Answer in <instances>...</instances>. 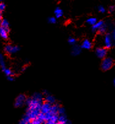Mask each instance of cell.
I'll return each instance as SVG.
<instances>
[{"instance_id": "obj_1", "label": "cell", "mask_w": 115, "mask_h": 124, "mask_svg": "<svg viewBox=\"0 0 115 124\" xmlns=\"http://www.w3.org/2000/svg\"><path fill=\"white\" fill-rule=\"evenodd\" d=\"M43 101L35 99L33 97L27 98L25 103L28 106L27 109H40Z\"/></svg>"}, {"instance_id": "obj_2", "label": "cell", "mask_w": 115, "mask_h": 124, "mask_svg": "<svg viewBox=\"0 0 115 124\" xmlns=\"http://www.w3.org/2000/svg\"><path fill=\"white\" fill-rule=\"evenodd\" d=\"M114 65V61L111 57H107L103 58L101 63V68L103 71H108L113 67Z\"/></svg>"}, {"instance_id": "obj_3", "label": "cell", "mask_w": 115, "mask_h": 124, "mask_svg": "<svg viewBox=\"0 0 115 124\" xmlns=\"http://www.w3.org/2000/svg\"><path fill=\"white\" fill-rule=\"evenodd\" d=\"M104 46L106 49H110L115 44V40L111 37L110 33H107L104 36Z\"/></svg>"}, {"instance_id": "obj_4", "label": "cell", "mask_w": 115, "mask_h": 124, "mask_svg": "<svg viewBox=\"0 0 115 124\" xmlns=\"http://www.w3.org/2000/svg\"><path fill=\"white\" fill-rule=\"evenodd\" d=\"M27 97L23 94H20L16 98L14 103V106L16 108H20L26 102Z\"/></svg>"}, {"instance_id": "obj_5", "label": "cell", "mask_w": 115, "mask_h": 124, "mask_svg": "<svg viewBox=\"0 0 115 124\" xmlns=\"http://www.w3.org/2000/svg\"><path fill=\"white\" fill-rule=\"evenodd\" d=\"M107 49L105 47H97L95 49V55L99 58L103 59L107 55Z\"/></svg>"}, {"instance_id": "obj_6", "label": "cell", "mask_w": 115, "mask_h": 124, "mask_svg": "<svg viewBox=\"0 0 115 124\" xmlns=\"http://www.w3.org/2000/svg\"><path fill=\"white\" fill-rule=\"evenodd\" d=\"M20 47L17 46H12L11 44L6 45L4 47V51L8 54H14L19 51Z\"/></svg>"}, {"instance_id": "obj_7", "label": "cell", "mask_w": 115, "mask_h": 124, "mask_svg": "<svg viewBox=\"0 0 115 124\" xmlns=\"http://www.w3.org/2000/svg\"><path fill=\"white\" fill-rule=\"evenodd\" d=\"M51 107H52V104H50V103H47V102H44V103H42L41 106V112L43 114H46L48 113L50 111Z\"/></svg>"}, {"instance_id": "obj_8", "label": "cell", "mask_w": 115, "mask_h": 124, "mask_svg": "<svg viewBox=\"0 0 115 124\" xmlns=\"http://www.w3.org/2000/svg\"><path fill=\"white\" fill-rule=\"evenodd\" d=\"M81 52V47L78 45H74L72 46V48L71 54L72 55L77 56L80 55Z\"/></svg>"}, {"instance_id": "obj_9", "label": "cell", "mask_w": 115, "mask_h": 124, "mask_svg": "<svg viewBox=\"0 0 115 124\" xmlns=\"http://www.w3.org/2000/svg\"><path fill=\"white\" fill-rule=\"evenodd\" d=\"M92 46L93 45H92L91 42L89 39H85L83 41L80 47H81V49L89 50V49H91Z\"/></svg>"}, {"instance_id": "obj_10", "label": "cell", "mask_w": 115, "mask_h": 124, "mask_svg": "<svg viewBox=\"0 0 115 124\" xmlns=\"http://www.w3.org/2000/svg\"><path fill=\"white\" fill-rule=\"evenodd\" d=\"M104 23V22L102 20H100V21H97L94 25H93L91 27L92 31L95 33V32H97L98 30H99L102 25Z\"/></svg>"}, {"instance_id": "obj_11", "label": "cell", "mask_w": 115, "mask_h": 124, "mask_svg": "<svg viewBox=\"0 0 115 124\" xmlns=\"http://www.w3.org/2000/svg\"><path fill=\"white\" fill-rule=\"evenodd\" d=\"M8 33L9 31L4 29V28L0 26V36L3 39H7L8 38Z\"/></svg>"}, {"instance_id": "obj_12", "label": "cell", "mask_w": 115, "mask_h": 124, "mask_svg": "<svg viewBox=\"0 0 115 124\" xmlns=\"http://www.w3.org/2000/svg\"><path fill=\"white\" fill-rule=\"evenodd\" d=\"M45 101L47 102V103H50L51 104H54L56 101V100L55 98H54V96L53 95H47L45 96Z\"/></svg>"}, {"instance_id": "obj_13", "label": "cell", "mask_w": 115, "mask_h": 124, "mask_svg": "<svg viewBox=\"0 0 115 124\" xmlns=\"http://www.w3.org/2000/svg\"><path fill=\"white\" fill-rule=\"evenodd\" d=\"M0 23H1V27L6 30L7 31H9V23L7 20H6V19H3Z\"/></svg>"}, {"instance_id": "obj_14", "label": "cell", "mask_w": 115, "mask_h": 124, "mask_svg": "<svg viewBox=\"0 0 115 124\" xmlns=\"http://www.w3.org/2000/svg\"><path fill=\"white\" fill-rule=\"evenodd\" d=\"M54 13L56 16V18L60 19V18H61L62 17V15H63V11L60 8H56L55 9V10H54Z\"/></svg>"}, {"instance_id": "obj_15", "label": "cell", "mask_w": 115, "mask_h": 124, "mask_svg": "<svg viewBox=\"0 0 115 124\" xmlns=\"http://www.w3.org/2000/svg\"><path fill=\"white\" fill-rule=\"evenodd\" d=\"M60 108V105L57 104H52V107H51V109L50 112L52 114H58V111Z\"/></svg>"}, {"instance_id": "obj_16", "label": "cell", "mask_w": 115, "mask_h": 124, "mask_svg": "<svg viewBox=\"0 0 115 124\" xmlns=\"http://www.w3.org/2000/svg\"><path fill=\"white\" fill-rule=\"evenodd\" d=\"M107 29H108V25L104 23L102 25V26H101V28H99V30H98L97 32H99V33L101 34H105V33L107 32Z\"/></svg>"}, {"instance_id": "obj_17", "label": "cell", "mask_w": 115, "mask_h": 124, "mask_svg": "<svg viewBox=\"0 0 115 124\" xmlns=\"http://www.w3.org/2000/svg\"><path fill=\"white\" fill-rule=\"evenodd\" d=\"M36 119H37L41 124L45 122V120H46V119H45V114L42 113V112H40V113L39 114L38 116H37Z\"/></svg>"}, {"instance_id": "obj_18", "label": "cell", "mask_w": 115, "mask_h": 124, "mask_svg": "<svg viewBox=\"0 0 115 124\" xmlns=\"http://www.w3.org/2000/svg\"><path fill=\"white\" fill-rule=\"evenodd\" d=\"M97 22V20L95 17H89V19L86 20V23L89 25H91V26L94 25Z\"/></svg>"}, {"instance_id": "obj_19", "label": "cell", "mask_w": 115, "mask_h": 124, "mask_svg": "<svg viewBox=\"0 0 115 124\" xmlns=\"http://www.w3.org/2000/svg\"><path fill=\"white\" fill-rule=\"evenodd\" d=\"M30 121L31 120L29 119V118L25 115L19 122V124H28Z\"/></svg>"}, {"instance_id": "obj_20", "label": "cell", "mask_w": 115, "mask_h": 124, "mask_svg": "<svg viewBox=\"0 0 115 124\" xmlns=\"http://www.w3.org/2000/svg\"><path fill=\"white\" fill-rule=\"evenodd\" d=\"M0 66H1V67L3 70L6 68V63L5 60H4V57L1 54H0Z\"/></svg>"}, {"instance_id": "obj_21", "label": "cell", "mask_w": 115, "mask_h": 124, "mask_svg": "<svg viewBox=\"0 0 115 124\" xmlns=\"http://www.w3.org/2000/svg\"><path fill=\"white\" fill-rule=\"evenodd\" d=\"M32 97H33L35 99H37L40 101H43V95L40 93H35Z\"/></svg>"}, {"instance_id": "obj_22", "label": "cell", "mask_w": 115, "mask_h": 124, "mask_svg": "<svg viewBox=\"0 0 115 124\" xmlns=\"http://www.w3.org/2000/svg\"><path fill=\"white\" fill-rule=\"evenodd\" d=\"M68 43L71 46H74L77 44V40L72 37H70L68 39Z\"/></svg>"}, {"instance_id": "obj_23", "label": "cell", "mask_w": 115, "mask_h": 124, "mask_svg": "<svg viewBox=\"0 0 115 124\" xmlns=\"http://www.w3.org/2000/svg\"><path fill=\"white\" fill-rule=\"evenodd\" d=\"M3 71H4V74H6V75L7 76H13L14 74L13 73H12V71H11L10 69L9 68H6L5 69H4V70H3Z\"/></svg>"}, {"instance_id": "obj_24", "label": "cell", "mask_w": 115, "mask_h": 124, "mask_svg": "<svg viewBox=\"0 0 115 124\" xmlns=\"http://www.w3.org/2000/svg\"><path fill=\"white\" fill-rule=\"evenodd\" d=\"M48 22L50 24H55L56 23V19L54 17H50L48 19Z\"/></svg>"}, {"instance_id": "obj_25", "label": "cell", "mask_w": 115, "mask_h": 124, "mask_svg": "<svg viewBox=\"0 0 115 124\" xmlns=\"http://www.w3.org/2000/svg\"><path fill=\"white\" fill-rule=\"evenodd\" d=\"M65 112H66L65 109L64 108L60 107V108H59L58 109V115L65 114Z\"/></svg>"}, {"instance_id": "obj_26", "label": "cell", "mask_w": 115, "mask_h": 124, "mask_svg": "<svg viewBox=\"0 0 115 124\" xmlns=\"http://www.w3.org/2000/svg\"><path fill=\"white\" fill-rule=\"evenodd\" d=\"M98 11L101 13H105L106 12L105 8L103 6H99L98 7Z\"/></svg>"}, {"instance_id": "obj_27", "label": "cell", "mask_w": 115, "mask_h": 124, "mask_svg": "<svg viewBox=\"0 0 115 124\" xmlns=\"http://www.w3.org/2000/svg\"><path fill=\"white\" fill-rule=\"evenodd\" d=\"M6 8V5L4 3L0 2V12H2L4 11Z\"/></svg>"}, {"instance_id": "obj_28", "label": "cell", "mask_w": 115, "mask_h": 124, "mask_svg": "<svg viewBox=\"0 0 115 124\" xmlns=\"http://www.w3.org/2000/svg\"><path fill=\"white\" fill-rule=\"evenodd\" d=\"M28 124H41V123L37 119H34V120H31Z\"/></svg>"}, {"instance_id": "obj_29", "label": "cell", "mask_w": 115, "mask_h": 124, "mask_svg": "<svg viewBox=\"0 0 115 124\" xmlns=\"http://www.w3.org/2000/svg\"><path fill=\"white\" fill-rule=\"evenodd\" d=\"M115 8L114 6H110V7H109V9H108V12H110V13H113V12H114V11H115Z\"/></svg>"}, {"instance_id": "obj_30", "label": "cell", "mask_w": 115, "mask_h": 124, "mask_svg": "<svg viewBox=\"0 0 115 124\" xmlns=\"http://www.w3.org/2000/svg\"><path fill=\"white\" fill-rule=\"evenodd\" d=\"M45 122V124H56V123L53 122V121H52V120H46Z\"/></svg>"}, {"instance_id": "obj_31", "label": "cell", "mask_w": 115, "mask_h": 124, "mask_svg": "<svg viewBox=\"0 0 115 124\" xmlns=\"http://www.w3.org/2000/svg\"><path fill=\"white\" fill-rule=\"evenodd\" d=\"M7 80L8 81H13L14 80V79L13 78V76H7Z\"/></svg>"}, {"instance_id": "obj_32", "label": "cell", "mask_w": 115, "mask_h": 124, "mask_svg": "<svg viewBox=\"0 0 115 124\" xmlns=\"http://www.w3.org/2000/svg\"><path fill=\"white\" fill-rule=\"evenodd\" d=\"M56 124H70V122L69 120H68V121L64 122H58Z\"/></svg>"}, {"instance_id": "obj_33", "label": "cell", "mask_w": 115, "mask_h": 124, "mask_svg": "<svg viewBox=\"0 0 115 124\" xmlns=\"http://www.w3.org/2000/svg\"><path fill=\"white\" fill-rule=\"evenodd\" d=\"M42 94H44V95H45V96H46V95H48V91H47V90H44V91H43V93H42Z\"/></svg>"}, {"instance_id": "obj_34", "label": "cell", "mask_w": 115, "mask_h": 124, "mask_svg": "<svg viewBox=\"0 0 115 124\" xmlns=\"http://www.w3.org/2000/svg\"><path fill=\"white\" fill-rule=\"evenodd\" d=\"M2 20H3V16H2L1 12H0V23L2 21Z\"/></svg>"}, {"instance_id": "obj_35", "label": "cell", "mask_w": 115, "mask_h": 124, "mask_svg": "<svg viewBox=\"0 0 115 124\" xmlns=\"http://www.w3.org/2000/svg\"><path fill=\"white\" fill-rule=\"evenodd\" d=\"M113 85H115V79H113Z\"/></svg>"}, {"instance_id": "obj_36", "label": "cell", "mask_w": 115, "mask_h": 124, "mask_svg": "<svg viewBox=\"0 0 115 124\" xmlns=\"http://www.w3.org/2000/svg\"><path fill=\"white\" fill-rule=\"evenodd\" d=\"M3 1V0H0V2H2Z\"/></svg>"}]
</instances>
